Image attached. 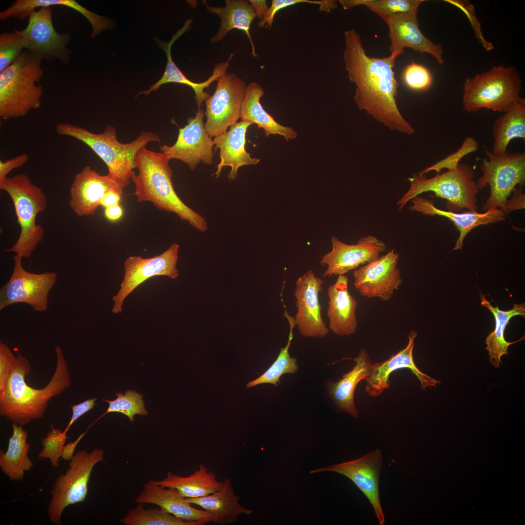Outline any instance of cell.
Returning a JSON list of instances; mask_svg holds the SVG:
<instances>
[{"instance_id":"6da1fadb","label":"cell","mask_w":525,"mask_h":525,"mask_svg":"<svg viewBox=\"0 0 525 525\" xmlns=\"http://www.w3.org/2000/svg\"><path fill=\"white\" fill-rule=\"evenodd\" d=\"M345 40L343 58L349 78L356 86L354 100L358 108L391 130L412 135L414 128L396 104L399 86L393 71L396 58L368 56L353 29L345 31Z\"/></svg>"},{"instance_id":"7a4b0ae2","label":"cell","mask_w":525,"mask_h":525,"mask_svg":"<svg viewBox=\"0 0 525 525\" xmlns=\"http://www.w3.org/2000/svg\"><path fill=\"white\" fill-rule=\"evenodd\" d=\"M57 362L51 380L43 388L35 389L25 380L29 374L30 364L25 357L18 354V363L0 392V415L13 423L23 426L33 420L42 418L49 402L70 385L68 365L61 347L55 348Z\"/></svg>"},{"instance_id":"3957f363","label":"cell","mask_w":525,"mask_h":525,"mask_svg":"<svg viewBox=\"0 0 525 525\" xmlns=\"http://www.w3.org/2000/svg\"><path fill=\"white\" fill-rule=\"evenodd\" d=\"M169 160L162 152L149 150L145 146L137 153L134 163L139 173L136 175L133 171L131 179L135 185L137 201L150 202L159 210L175 213L197 230L206 231L208 224L205 219L186 205L176 193Z\"/></svg>"},{"instance_id":"277c9868","label":"cell","mask_w":525,"mask_h":525,"mask_svg":"<svg viewBox=\"0 0 525 525\" xmlns=\"http://www.w3.org/2000/svg\"><path fill=\"white\" fill-rule=\"evenodd\" d=\"M56 132L59 135L77 139L89 147L105 163L108 175L122 190L130 182L137 153L151 141H160L157 134L141 131L133 141L122 143L117 139L116 129L110 125L105 127L103 133L97 134L79 126L61 122L56 125Z\"/></svg>"},{"instance_id":"5b68a950","label":"cell","mask_w":525,"mask_h":525,"mask_svg":"<svg viewBox=\"0 0 525 525\" xmlns=\"http://www.w3.org/2000/svg\"><path fill=\"white\" fill-rule=\"evenodd\" d=\"M42 60L24 50L15 62L0 72V117L3 120L26 116L40 107L42 86L36 85L44 74Z\"/></svg>"},{"instance_id":"8992f818","label":"cell","mask_w":525,"mask_h":525,"mask_svg":"<svg viewBox=\"0 0 525 525\" xmlns=\"http://www.w3.org/2000/svg\"><path fill=\"white\" fill-rule=\"evenodd\" d=\"M0 189L5 191L10 197L20 228L17 240L5 251L28 258L44 237V229L36 221L38 213L44 211L47 207L46 195L42 189L24 174L7 176Z\"/></svg>"},{"instance_id":"52a82bcc","label":"cell","mask_w":525,"mask_h":525,"mask_svg":"<svg viewBox=\"0 0 525 525\" xmlns=\"http://www.w3.org/2000/svg\"><path fill=\"white\" fill-rule=\"evenodd\" d=\"M521 83L515 67L504 65L467 77L463 87V108L467 112L484 108L505 112L521 98Z\"/></svg>"},{"instance_id":"ba28073f","label":"cell","mask_w":525,"mask_h":525,"mask_svg":"<svg viewBox=\"0 0 525 525\" xmlns=\"http://www.w3.org/2000/svg\"><path fill=\"white\" fill-rule=\"evenodd\" d=\"M473 170L467 164L459 163L454 170L427 178L425 174H415L408 178L410 187L398 201L401 210L407 202L420 194L432 192L435 196L446 200L450 211L455 212L463 209L476 211L478 209L476 194L478 190L473 180Z\"/></svg>"},{"instance_id":"9c48e42d","label":"cell","mask_w":525,"mask_h":525,"mask_svg":"<svg viewBox=\"0 0 525 525\" xmlns=\"http://www.w3.org/2000/svg\"><path fill=\"white\" fill-rule=\"evenodd\" d=\"M104 458L102 448L91 452L82 450L73 455L69 461V468L57 477L50 491L48 516L53 524L61 525L62 514L67 507L85 501L93 469Z\"/></svg>"},{"instance_id":"30bf717a","label":"cell","mask_w":525,"mask_h":525,"mask_svg":"<svg viewBox=\"0 0 525 525\" xmlns=\"http://www.w3.org/2000/svg\"><path fill=\"white\" fill-rule=\"evenodd\" d=\"M483 147L486 155L481 166L483 175L476 183L478 190L488 184L490 194L482 209L485 211L502 209L516 186H525V153L507 151L495 154L485 145Z\"/></svg>"},{"instance_id":"8fae6325","label":"cell","mask_w":525,"mask_h":525,"mask_svg":"<svg viewBox=\"0 0 525 525\" xmlns=\"http://www.w3.org/2000/svg\"><path fill=\"white\" fill-rule=\"evenodd\" d=\"M22 257L14 258L12 274L0 290V310L13 304L24 303L35 312L47 310L50 290L57 280L54 272L40 274L27 271L22 264Z\"/></svg>"},{"instance_id":"7c38bea8","label":"cell","mask_w":525,"mask_h":525,"mask_svg":"<svg viewBox=\"0 0 525 525\" xmlns=\"http://www.w3.org/2000/svg\"><path fill=\"white\" fill-rule=\"evenodd\" d=\"M27 50L42 60L53 62L55 58L67 64L70 60V51L67 45L71 39L67 33L56 31L52 21L51 7H41L33 11L29 17L26 27L15 30Z\"/></svg>"},{"instance_id":"4fadbf2b","label":"cell","mask_w":525,"mask_h":525,"mask_svg":"<svg viewBox=\"0 0 525 525\" xmlns=\"http://www.w3.org/2000/svg\"><path fill=\"white\" fill-rule=\"evenodd\" d=\"M214 93L205 100L206 131L211 137L227 131L240 118L245 82L233 73H225L217 80Z\"/></svg>"},{"instance_id":"5bb4252c","label":"cell","mask_w":525,"mask_h":525,"mask_svg":"<svg viewBox=\"0 0 525 525\" xmlns=\"http://www.w3.org/2000/svg\"><path fill=\"white\" fill-rule=\"evenodd\" d=\"M179 245L173 243L159 255L149 258L130 256L124 262V275L121 288L113 297L112 311L117 314L122 311L125 298L138 286L147 279L156 276H167L175 279L179 276L176 268Z\"/></svg>"},{"instance_id":"9a60e30c","label":"cell","mask_w":525,"mask_h":525,"mask_svg":"<svg viewBox=\"0 0 525 525\" xmlns=\"http://www.w3.org/2000/svg\"><path fill=\"white\" fill-rule=\"evenodd\" d=\"M399 255L394 249L353 272V285L359 294L368 298L390 299L402 283L397 267Z\"/></svg>"},{"instance_id":"2e32d148","label":"cell","mask_w":525,"mask_h":525,"mask_svg":"<svg viewBox=\"0 0 525 525\" xmlns=\"http://www.w3.org/2000/svg\"><path fill=\"white\" fill-rule=\"evenodd\" d=\"M324 281L309 270L296 282L294 296L297 312L294 317L295 325L300 334L304 337H324L330 330L323 321L322 307L319 299Z\"/></svg>"},{"instance_id":"e0dca14e","label":"cell","mask_w":525,"mask_h":525,"mask_svg":"<svg viewBox=\"0 0 525 525\" xmlns=\"http://www.w3.org/2000/svg\"><path fill=\"white\" fill-rule=\"evenodd\" d=\"M203 110L198 109L194 117H190L183 128L178 127L176 141L172 146L160 145L159 148L169 159H177L193 170L202 161L212 163L213 141L203 122Z\"/></svg>"},{"instance_id":"ac0fdd59","label":"cell","mask_w":525,"mask_h":525,"mask_svg":"<svg viewBox=\"0 0 525 525\" xmlns=\"http://www.w3.org/2000/svg\"><path fill=\"white\" fill-rule=\"evenodd\" d=\"M332 250L322 256L320 264L327 266L323 277L343 275L378 259L385 251L386 245L376 237L368 235L359 239L354 245L332 238Z\"/></svg>"},{"instance_id":"d6986e66","label":"cell","mask_w":525,"mask_h":525,"mask_svg":"<svg viewBox=\"0 0 525 525\" xmlns=\"http://www.w3.org/2000/svg\"><path fill=\"white\" fill-rule=\"evenodd\" d=\"M382 464V454L381 450L378 449L357 459L317 469L310 472L331 471L349 478L369 500L379 524L383 525L385 520L379 492V478Z\"/></svg>"},{"instance_id":"ffe728a7","label":"cell","mask_w":525,"mask_h":525,"mask_svg":"<svg viewBox=\"0 0 525 525\" xmlns=\"http://www.w3.org/2000/svg\"><path fill=\"white\" fill-rule=\"evenodd\" d=\"M418 11L399 13L383 17L388 25L390 40V55L397 58L409 48L420 53L432 55L439 64L444 62L440 44L427 38L421 32L417 17Z\"/></svg>"},{"instance_id":"44dd1931","label":"cell","mask_w":525,"mask_h":525,"mask_svg":"<svg viewBox=\"0 0 525 525\" xmlns=\"http://www.w3.org/2000/svg\"><path fill=\"white\" fill-rule=\"evenodd\" d=\"M417 333L410 331L408 335L407 346L398 352L392 354L387 360L372 364L369 375L366 380L365 391L372 397L380 396L390 386L389 377L394 371L403 368L409 369L420 382L422 390L427 387H436L441 381L431 377L421 371L416 365L413 356L415 339Z\"/></svg>"},{"instance_id":"7402d4cb","label":"cell","mask_w":525,"mask_h":525,"mask_svg":"<svg viewBox=\"0 0 525 525\" xmlns=\"http://www.w3.org/2000/svg\"><path fill=\"white\" fill-rule=\"evenodd\" d=\"M114 188L122 190L108 174L101 175L87 166L74 178L69 205L78 216L93 215L105 194Z\"/></svg>"},{"instance_id":"603a6c76","label":"cell","mask_w":525,"mask_h":525,"mask_svg":"<svg viewBox=\"0 0 525 525\" xmlns=\"http://www.w3.org/2000/svg\"><path fill=\"white\" fill-rule=\"evenodd\" d=\"M192 22V18L187 19L182 28L173 35L169 42L165 43L157 39V43L158 46L165 52L167 56V64L165 71L158 81L150 86L148 90L140 91L138 95L144 94L147 95L152 91L158 90L161 85L169 83L184 84L191 87L194 90L195 94L194 98L199 109L200 108L203 102L210 96L204 91V88H208L209 86L213 82L217 80L221 75L226 73L229 66V61L233 54H231L229 58L226 62L217 64L214 67L211 75L206 81L202 83H195L188 79L173 62L171 51L173 43L190 29Z\"/></svg>"},{"instance_id":"cb8c5ba5","label":"cell","mask_w":525,"mask_h":525,"mask_svg":"<svg viewBox=\"0 0 525 525\" xmlns=\"http://www.w3.org/2000/svg\"><path fill=\"white\" fill-rule=\"evenodd\" d=\"M135 499L137 504L156 505L183 520L203 525L211 522V515L205 510L194 508L175 488H164L149 482Z\"/></svg>"},{"instance_id":"d4e9b609","label":"cell","mask_w":525,"mask_h":525,"mask_svg":"<svg viewBox=\"0 0 525 525\" xmlns=\"http://www.w3.org/2000/svg\"><path fill=\"white\" fill-rule=\"evenodd\" d=\"M349 278L345 275L328 289L329 298L327 315L329 329L336 335L344 336L355 332L357 327L356 309L358 303L348 290Z\"/></svg>"},{"instance_id":"484cf974","label":"cell","mask_w":525,"mask_h":525,"mask_svg":"<svg viewBox=\"0 0 525 525\" xmlns=\"http://www.w3.org/2000/svg\"><path fill=\"white\" fill-rule=\"evenodd\" d=\"M252 123L241 121L230 126L227 131L216 136L213 140L215 149L220 150V163L214 175L218 178L220 176L225 166H230L231 170L228 178L235 179L238 175V169L245 165H256L260 159L252 158L245 149V136L247 129Z\"/></svg>"},{"instance_id":"4316f807","label":"cell","mask_w":525,"mask_h":525,"mask_svg":"<svg viewBox=\"0 0 525 525\" xmlns=\"http://www.w3.org/2000/svg\"><path fill=\"white\" fill-rule=\"evenodd\" d=\"M412 205L411 210L416 211L427 215H439L450 220L459 231V236L456 240L453 250H461L465 237L470 231L480 225L495 223L505 220L506 214L502 209H490L484 213L476 211H470L463 213H456L445 211L437 208L432 200L423 198L419 196L411 200Z\"/></svg>"},{"instance_id":"83f0119b","label":"cell","mask_w":525,"mask_h":525,"mask_svg":"<svg viewBox=\"0 0 525 525\" xmlns=\"http://www.w3.org/2000/svg\"><path fill=\"white\" fill-rule=\"evenodd\" d=\"M263 94L262 88L255 82L246 87L241 106L242 121L257 124L263 129L266 137L279 135L287 141L296 139L298 134L293 128L280 124L264 109L260 102Z\"/></svg>"},{"instance_id":"f1b7e54d","label":"cell","mask_w":525,"mask_h":525,"mask_svg":"<svg viewBox=\"0 0 525 525\" xmlns=\"http://www.w3.org/2000/svg\"><path fill=\"white\" fill-rule=\"evenodd\" d=\"M222 488L208 495L195 498H186L187 502L201 507L212 516L211 522L220 525L236 521L242 514L249 515L252 510L242 506L235 493L231 480L226 478Z\"/></svg>"},{"instance_id":"f546056e","label":"cell","mask_w":525,"mask_h":525,"mask_svg":"<svg viewBox=\"0 0 525 525\" xmlns=\"http://www.w3.org/2000/svg\"><path fill=\"white\" fill-rule=\"evenodd\" d=\"M53 5L70 7L84 16L91 25L92 38L104 30L113 29L114 27L113 21L109 18L89 11L74 0H17L7 9L0 13V19L5 21L11 18L24 19L37 7Z\"/></svg>"},{"instance_id":"4dcf8cb0","label":"cell","mask_w":525,"mask_h":525,"mask_svg":"<svg viewBox=\"0 0 525 525\" xmlns=\"http://www.w3.org/2000/svg\"><path fill=\"white\" fill-rule=\"evenodd\" d=\"M350 359L355 362L354 366L338 382L331 384L329 393L340 409L356 418L358 411L354 401L355 389L361 381L367 379L372 364L367 350L364 348L356 357Z\"/></svg>"},{"instance_id":"1f68e13d","label":"cell","mask_w":525,"mask_h":525,"mask_svg":"<svg viewBox=\"0 0 525 525\" xmlns=\"http://www.w3.org/2000/svg\"><path fill=\"white\" fill-rule=\"evenodd\" d=\"M203 3L208 11L217 15L221 19L219 29L210 39L212 43L222 41L231 30L237 29L244 31L247 35L252 46V55L258 58L250 34V27L253 20L256 17L254 8L244 0H226L225 7H214Z\"/></svg>"},{"instance_id":"d6a6232c","label":"cell","mask_w":525,"mask_h":525,"mask_svg":"<svg viewBox=\"0 0 525 525\" xmlns=\"http://www.w3.org/2000/svg\"><path fill=\"white\" fill-rule=\"evenodd\" d=\"M148 482L164 488H175L186 498L208 495L220 490L223 485L222 482L217 480L216 475L209 472L203 464L189 476H179L169 472L164 479L150 480Z\"/></svg>"},{"instance_id":"836d02e7","label":"cell","mask_w":525,"mask_h":525,"mask_svg":"<svg viewBox=\"0 0 525 525\" xmlns=\"http://www.w3.org/2000/svg\"><path fill=\"white\" fill-rule=\"evenodd\" d=\"M481 304L488 309L493 314L495 318V329L487 337L486 350L489 351L490 361L495 368H498L501 364V357L503 355L508 354V347L513 344L525 339V335L519 340L508 342L504 337V332L507 325L510 319L513 316L521 315L525 317V304L514 303L511 309L507 311L501 310L498 306L493 307L485 298V296L480 294Z\"/></svg>"},{"instance_id":"e575fe53","label":"cell","mask_w":525,"mask_h":525,"mask_svg":"<svg viewBox=\"0 0 525 525\" xmlns=\"http://www.w3.org/2000/svg\"><path fill=\"white\" fill-rule=\"evenodd\" d=\"M13 434L9 439L7 450H0V468L11 481H22L25 472L34 466L28 455L30 445L27 441L28 433L22 426L12 424Z\"/></svg>"},{"instance_id":"d590c367","label":"cell","mask_w":525,"mask_h":525,"mask_svg":"<svg viewBox=\"0 0 525 525\" xmlns=\"http://www.w3.org/2000/svg\"><path fill=\"white\" fill-rule=\"evenodd\" d=\"M494 142L491 152H507L509 142L516 138L525 140V100L521 98L504 115L497 118L492 128Z\"/></svg>"},{"instance_id":"8d00e7d4","label":"cell","mask_w":525,"mask_h":525,"mask_svg":"<svg viewBox=\"0 0 525 525\" xmlns=\"http://www.w3.org/2000/svg\"><path fill=\"white\" fill-rule=\"evenodd\" d=\"M284 316L287 318L289 324V334L286 345L280 348V351L275 361L271 367L258 378L248 382L247 387H251L258 385L269 383L276 386L280 383V378L284 373H296L298 370L297 359L291 358L289 349L293 339V329L296 326L294 317L291 316L285 309Z\"/></svg>"},{"instance_id":"74e56055","label":"cell","mask_w":525,"mask_h":525,"mask_svg":"<svg viewBox=\"0 0 525 525\" xmlns=\"http://www.w3.org/2000/svg\"><path fill=\"white\" fill-rule=\"evenodd\" d=\"M126 525H197L183 520L162 508H144V504H137L130 508L120 520Z\"/></svg>"},{"instance_id":"f35d334b","label":"cell","mask_w":525,"mask_h":525,"mask_svg":"<svg viewBox=\"0 0 525 525\" xmlns=\"http://www.w3.org/2000/svg\"><path fill=\"white\" fill-rule=\"evenodd\" d=\"M424 0H339L345 10L365 5L382 18L399 13L418 11Z\"/></svg>"},{"instance_id":"ab89813d","label":"cell","mask_w":525,"mask_h":525,"mask_svg":"<svg viewBox=\"0 0 525 525\" xmlns=\"http://www.w3.org/2000/svg\"><path fill=\"white\" fill-rule=\"evenodd\" d=\"M117 398L109 401L102 399L109 403L106 412L95 420L91 425L109 413L118 412L126 415L131 422H134L136 415L145 416L148 412L146 410L143 396L133 390H128L124 394L116 393Z\"/></svg>"},{"instance_id":"60d3db41","label":"cell","mask_w":525,"mask_h":525,"mask_svg":"<svg viewBox=\"0 0 525 525\" xmlns=\"http://www.w3.org/2000/svg\"><path fill=\"white\" fill-rule=\"evenodd\" d=\"M25 49L23 42L16 33L0 34V72L15 62Z\"/></svg>"},{"instance_id":"b9f144b4","label":"cell","mask_w":525,"mask_h":525,"mask_svg":"<svg viewBox=\"0 0 525 525\" xmlns=\"http://www.w3.org/2000/svg\"><path fill=\"white\" fill-rule=\"evenodd\" d=\"M52 430L41 440L43 446L38 455L39 459L49 458L52 465L58 467V460L62 456L65 444L68 438L67 433L51 425Z\"/></svg>"},{"instance_id":"7bdbcfd3","label":"cell","mask_w":525,"mask_h":525,"mask_svg":"<svg viewBox=\"0 0 525 525\" xmlns=\"http://www.w3.org/2000/svg\"><path fill=\"white\" fill-rule=\"evenodd\" d=\"M478 148V143L474 138L467 137L456 151L448 155L433 165L425 168L419 173L425 174L432 171H435L439 173L443 169H447L448 171L455 170L464 157L475 152Z\"/></svg>"},{"instance_id":"ee69618b","label":"cell","mask_w":525,"mask_h":525,"mask_svg":"<svg viewBox=\"0 0 525 525\" xmlns=\"http://www.w3.org/2000/svg\"><path fill=\"white\" fill-rule=\"evenodd\" d=\"M300 3L317 4L319 5L320 11L327 12H330L337 7L336 1L334 0H273L266 14L259 23V27L270 29L273 24L275 15L279 10Z\"/></svg>"},{"instance_id":"f6af8a7d","label":"cell","mask_w":525,"mask_h":525,"mask_svg":"<svg viewBox=\"0 0 525 525\" xmlns=\"http://www.w3.org/2000/svg\"><path fill=\"white\" fill-rule=\"evenodd\" d=\"M402 78L410 89L417 91L428 89L432 85L433 78L429 70L421 65L412 62L404 69Z\"/></svg>"},{"instance_id":"bcb514c9","label":"cell","mask_w":525,"mask_h":525,"mask_svg":"<svg viewBox=\"0 0 525 525\" xmlns=\"http://www.w3.org/2000/svg\"><path fill=\"white\" fill-rule=\"evenodd\" d=\"M459 9L466 16L472 27L475 37L482 47L487 51L493 49L492 43L487 41L484 37L481 28V24L475 15L474 6L466 0H445Z\"/></svg>"},{"instance_id":"7dc6e473","label":"cell","mask_w":525,"mask_h":525,"mask_svg":"<svg viewBox=\"0 0 525 525\" xmlns=\"http://www.w3.org/2000/svg\"><path fill=\"white\" fill-rule=\"evenodd\" d=\"M18 358L14 355L8 346L0 342V392L4 387L6 381L18 363Z\"/></svg>"},{"instance_id":"c3c4849f","label":"cell","mask_w":525,"mask_h":525,"mask_svg":"<svg viewBox=\"0 0 525 525\" xmlns=\"http://www.w3.org/2000/svg\"><path fill=\"white\" fill-rule=\"evenodd\" d=\"M26 153H22L5 161L0 160V186H1L8 174L15 169L19 168L29 160Z\"/></svg>"},{"instance_id":"681fc988","label":"cell","mask_w":525,"mask_h":525,"mask_svg":"<svg viewBox=\"0 0 525 525\" xmlns=\"http://www.w3.org/2000/svg\"><path fill=\"white\" fill-rule=\"evenodd\" d=\"M523 186L519 188L515 187L512 191L513 195L510 199H508L505 207L502 209L505 214L510 212L525 208V195L523 193Z\"/></svg>"},{"instance_id":"f907efd6","label":"cell","mask_w":525,"mask_h":525,"mask_svg":"<svg viewBox=\"0 0 525 525\" xmlns=\"http://www.w3.org/2000/svg\"><path fill=\"white\" fill-rule=\"evenodd\" d=\"M96 398H89L79 404L73 405L70 407L72 411V416L64 431V433H67L70 426L78 419L93 408L96 404Z\"/></svg>"},{"instance_id":"816d5d0a","label":"cell","mask_w":525,"mask_h":525,"mask_svg":"<svg viewBox=\"0 0 525 525\" xmlns=\"http://www.w3.org/2000/svg\"><path fill=\"white\" fill-rule=\"evenodd\" d=\"M123 194V190L114 188L109 190L104 195L101 201V206L105 208L120 204Z\"/></svg>"},{"instance_id":"f5cc1de1","label":"cell","mask_w":525,"mask_h":525,"mask_svg":"<svg viewBox=\"0 0 525 525\" xmlns=\"http://www.w3.org/2000/svg\"><path fill=\"white\" fill-rule=\"evenodd\" d=\"M90 427L89 425L87 430L81 434L78 438L74 441L70 442L65 445L64 448L63 453L62 455V458L66 461H70L73 456V453L77 446V444L86 435L88 428Z\"/></svg>"},{"instance_id":"db71d44e","label":"cell","mask_w":525,"mask_h":525,"mask_svg":"<svg viewBox=\"0 0 525 525\" xmlns=\"http://www.w3.org/2000/svg\"><path fill=\"white\" fill-rule=\"evenodd\" d=\"M105 215L110 221L115 222L120 220L123 215V210L120 204L105 208Z\"/></svg>"},{"instance_id":"11a10c76","label":"cell","mask_w":525,"mask_h":525,"mask_svg":"<svg viewBox=\"0 0 525 525\" xmlns=\"http://www.w3.org/2000/svg\"><path fill=\"white\" fill-rule=\"evenodd\" d=\"M249 1L254 8L256 17L261 19V21L262 20L269 8L267 4L266 0H249Z\"/></svg>"}]
</instances>
